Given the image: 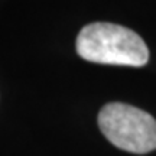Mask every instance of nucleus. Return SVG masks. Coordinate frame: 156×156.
Listing matches in <instances>:
<instances>
[{"label":"nucleus","instance_id":"2","mask_svg":"<svg viewBox=\"0 0 156 156\" xmlns=\"http://www.w3.org/2000/svg\"><path fill=\"white\" fill-rule=\"evenodd\" d=\"M98 127L122 151L147 153L156 149V120L137 107L108 103L98 113Z\"/></svg>","mask_w":156,"mask_h":156},{"label":"nucleus","instance_id":"1","mask_svg":"<svg viewBox=\"0 0 156 156\" xmlns=\"http://www.w3.org/2000/svg\"><path fill=\"white\" fill-rule=\"evenodd\" d=\"M77 52L97 64L143 67L149 59L145 41L132 29L107 22L84 26L77 36Z\"/></svg>","mask_w":156,"mask_h":156}]
</instances>
